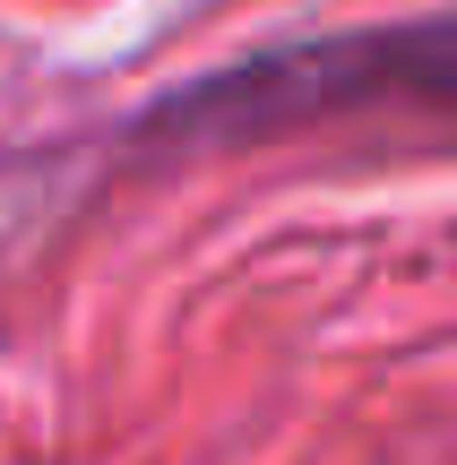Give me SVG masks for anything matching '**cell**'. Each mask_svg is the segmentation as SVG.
Returning <instances> with one entry per match:
<instances>
[{"instance_id":"1","label":"cell","mask_w":457,"mask_h":465,"mask_svg":"<svg viewBox=\"0 0 457 465\" xmlns=\"http://www.w3.org/2000/svg\"><path fill=\"white\" fill-rule=\"evenodd\" d=\"M363 113H449L457 121V9L354 26L320 44H276L233 69L173 86L138 113V138H182V147H251V138L320 130Z\"/></svg>"}]
</instances>
